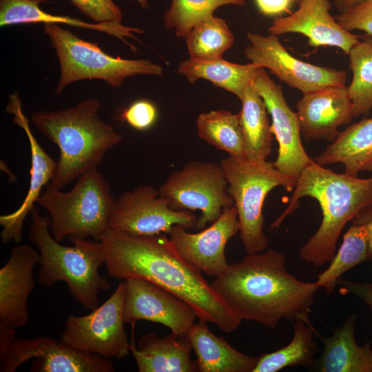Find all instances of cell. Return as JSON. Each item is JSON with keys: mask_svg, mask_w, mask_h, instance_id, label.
Here are the masks:
<instances>
[{"mask_svg": "<svg viewBox=\"0 0 372 372\" xmlns=\"http://www.w3.org/2000/svg\"><path fill=\"white\" fill-rule=\"evenodd\" d=\"M46 0H0V26L30 23H64L71 26L92 29L107 33L125 42V38L136 39L135 34L144 32L138 28L123 25L117 23H94L83 21L79 19L67 16L54 15L44 12L40 7L41 3Z\"/></svg>", "mask_w": 372, "mask_h": 372, "instance_id": "24", "label": "cell"}, {"mask_svg": "<svg viewBox=\"0 0 372 372\" xmlns=\"http://www.w3.org/2000/svg\"><path fill=\"white\" fill-rule=\"evenodd\" d=\"M34 358L32 372H113L110 359L75 349L47 336L34 339L15 338L0 357V371L14 372Z\"/></svg>", "mask_w": 372, "mask_h": 372, "instance_id": "13", "label": "cell"}, {"mask_svg": "<svg viewBox=\"0 0 372 372\" xmlns=\"http://www.w3.org/2000/svg\"><path fill=\"white\" fill-rule=\"evenodd\" d=\"M240 225V238L248 254L260 253L268 245L264 232L262 207L267 195L276 187L291 192L297 181L267 160L254 161L229 156L220 161Z\"/></svg>", "mask_w": 372, "mask_h": 372, "instance_id": "8", "label": "cell"}, {"mask_svg": "<svg viewBox=\"0 0 372 372\" xmlns=\"http://www.w3.org/2000/svg\"><path fill=\"white\" fill-rule=\"evenodd\" d=\"M335 18L346 30H361L372 37V0H364Z\"/></svg>", "mask_w": 372, "mask_h": 372, "instance_id": "35", "label": "cell"}, {"mask_svg": "<svg viewBox=\"0 0 372 372\" xmlns=\"http://www.w3.org/2000/svg\"><path fill=\"white\" fill-rule=\"evenodd\" d=\"M185 39L190 58L204 60L223 58L234 43L226 21L214 15L196 24Z\"/></svg>", "mask_w": 372, "mask_h": 372, "instance_id": "31", "label": "cell"}, {"mask_svg": "<svg viewBox=\"0 0 372 372\" xmlns=\"http://www.w3.org/2000/svg\"><path fill=\"white\" fill-rule=\"evenodd\" d=\"M197 222L191 211L172 209L158 189L141 185L116 198L109 229L133 235H167L176 225L191 229Z\"/></svg>", "mask_w": 372, "mask_h": 372, "instance_id": "11", "label": "cell"}, {"mask_svg": "<svg viewBox=\"0 0 372 372\" xmlns=\"http://www.w3.org/2000/svg\"><path fill=\"white\" fill-rule=\"evenodd\" d=\"M372 219V207L359 213L352 220L353 223H366Z\"/></svg>", "mask_w": 372, "mask_h": 372, "instance_id": "40", "label": "cell"}, {"mask_svg": "<svg viewBox=\"0 0 372 372\" xmlns=\"http://www.w3.org/2000/svg\"><path fill=\"white\" fill-rule=\"evenodd\" d=\"M356 315L351 314L344 324L330 337L316 331L323 344V351L317 362L320 372H372V349L370 342L359 346L355 339Z\"/></svg>", "mask_w": 372, "mask_h": 372, "instance_id": "23", "label": "cell"}, {"mask_svg": "<svg viewBox=\"0 0 372 372\" xmlns=\"http://www.w3.org/2000/svg\"><path fill=\"white\" fill-rule=\"evenodd\" d=\"M285 256L270 249L248 254L210 282L212 289L242 320L274 329L282 319L309 313L320 288L301 281L285 267Z\"/></svg>", "mask_w": 372, "mask_h": 372, "instance_id": "2", "label": "cell"}, {"mask_svg": "<svg viewBox=\"0 0 372 372\" xmlns=\"http://www.w3.org/2000/svg\"><path fill=\"white\" fill-rule=\"evenodd\" d=\"M253 84L271 116L273 133L278 144V154L273 165L298 181L303 170L313 161L303 147L298 115L288 105L282 87L271 79L265 68L257 70Z\"/></svg>", "mask_w": 372, "mask_h": 372, "instance_id": "14", "label": "cell"}, {"mask_svg": "<svg viewBox=\"0 0 372 372\" xmlns=\"http://www.w3.org/2000/svg\"><path fill=\"white\" fill-rule=\"evenodd\" d=\"M367 259H369L368 226L366 223H353L344 234L342 243L330 261L329 266L318 275L316 282L327 293H331L344 272Z\"/></svg>", "mask_w": 372, "mask_h": 372, "instance_id": "30", "label": "cell"}, {"mask_svg": "<svg viewBox=\"0 0 372 372\" xmlns=\"http://www.w3.org/2000/svg\"><path fill=\"white\" fill-rule=\"evenodd\" d=\"M296 108L306 141L326 139L333 142L340 133L338 127L354 117L346 85L327 86L303 94Z\"/></svg>", "mask_w": 372, "mask_h": 372, "instance_id": "19", "label": "cell"}, {"mask_svg": "<svg viewBox=\"0 0 372 372\" xmlns=\"http://www.w3.org/2000/svg\"><path fill=\"white\" fill-rule=\"evenodd\" d=\"M39 258L30 246L18 245L0 269V327L15 331L27 323V301L35 288L33 269Z\"/></svg>", "mask_w": 372, "mask_h": 372, "instance_id": "20", "label": "cell"}, {"mask_svg": "<svg viewBox=\"0 0 372 372\" xmlns=\"http://www.w3.org/2000/svg\"><path fill=\"white\" fill-rule=\"evenodd\" d=\"M258 68L251 62L238 64L223 58L211 60L189 58L180 62L176 71L190 83L205 79L231 92L240 99L246 87L253 81Z\"/></svg>", "mask_w": 372, "mask_h": 372, "instance_id": "26", "label": "cell"}, {"mask_svg": "<svg viewBox=\"0 0 372 372\" xmlns=\"http://www.w3.org/2000/svg\"><path fill=\"white\" fill-rule=\"evenodd\" d=\"M298 8L289 15L276 18L268 28L269 34L280 36L299 33L308 39L311 47H336L349 54L360 37L344 29L331 14L329 0H299Z\"/></svg>", "mask_w": 372, "mask_h": 372, "instance_id": "18", "label": "cell"}, {"mask_svg": "<svg viewBox=\"0 0 372 372\" xmlns=\"http://www.w3.org/2000/svg\"><path fill=\"white\" fill-rule=\"evenodd\" d=\"M43 32L59 63L60 76L55 88L58 95L68 85L82 80L99 79L111 87H118L131 76L163 75L161 65L150 59L112 56L96 43L85 41L57 24H44Z\"/></svg>", "mask_w": 372, "mask_h": 372, "instance_id": "7", "label": "cell"}, {"mask_svg": "<svg viewBox=\"0 0 372 372\" xmlns=\"http://www.w3.org/2000/svg\"><path fill=\"white\" fill-rule=\"evenodd\" d=\"M196 127L200 139L231 156L246 158L238 114L225 110L203 112L197 117Z\"/></svg>", "mask_w": 372, "mask_h": 372, "instance_id": "29", "label": "cell"}, {"mask_svg": "<svg viewBox=\"0 0 372 372\" xmlns=\"http://www.w3.org/2000/svg\"><path fill=\"white\" fill-rule=\"evenodd\" d=\"M30 215L28 236L40 256L37 282L47 287L64 282L72 297L85 309L92 311L97 308L100 292L111 286L99 273L105 264L101 243L73 238L70 240L74 246L62 245L50 233L49 216H41L35 207Z\"/></svg>", "mask_w": 372, "mask_h": 372, "instance_id": "5", "label": "cell"}, {"mask_svg": "<svg viewBox=\"0 0 372 372\" xmlns=\"http://www.w3.org/2000/svg\"><path fill=\"white\" fill-rule=\"evenodd\" d=\"M289 203L271 225L278 228L299 206L305 196L316 199L322 212L317 231L300 249V258L315 267L330 262L335 254L340 235L349 221L372 207V177L360 178L338 174L314 161L302 172Z\"/></svg>", "mask_w": 372, "mask_h": 372, "instance_id": "3", "label": "cell"}, {"mask_svg": "<svg viewBox=\"0 0 372 372\" xmlns=\"http://www.w3.org/2000/svg\"><path fill=\"white\" fill-rule=\"evenodd\" d=\"M134 328L130 352L132 354L139 372H195L198 371L196 362L190 358L192 347L186 338L171 332L158 337L153 332L134 340Z\"/></svg>", "mask_w": 372, "mask_h": 372, "instance_id": "21", "label": "cell"}, {"mask_svg": "<svg viewBox=\"0 0 372 372\" xmlns=\"http://www.w3.org/2000/svg\"><path fill=\"white\" fill-rule=\"evenodd\" d=\"M158 191L173 210L200 211L197 229H204L234 205L222 167L215 163L189 161L172 172Z\"/></svg>", "mask_w": 372, "mask_h": 372, "instance_id": "9", "label": "cell"}, {"mask_svg": "<svg viewBox=\"0 0 372 372\" xmlns=\"http://www.w3.org/2000/svg\"><path fill=\"white\" fill-rule=\"evenodd\" d=\"M244 54L259 68H267L288 86L305 94L327 86L346 85L344 70L304 62L291 55L278 37L249 32Z\"/></svg>", "mask_w": 372, "mask_h": 372, "instance_id": "12", "label": "cell"}, {"mask_svg": "<svg viewBox=\"0 0 372 372\" xmlns=\"http://www.w3.org/2000/svg\"><path fill=\"white\" fill-rule=\"evenodd\" d=\"M313 161L322 166L340 163L344 174L352 176L372 172V118H364L340 132Z\"/></svg>", "mask_w": 372, "mask_h": 372, "instance_id": "25", "label": "cell"}, {"mask_svg": "<svg viewBox=\"0 0 372 372\" xmlns=\"http://www.w3.org/2000/svg\"><path fill=\"white\" fill-rule=\"evenodd\" d=\"M245 0H172L163 14L164 27L174 30L178 37L185 39L198 23L212 16L218 8L226 5L242 6Z\"/></svg>", "mask_w": 372, "mask_h": 372, "instance_id": "33", "label": "cell"}, {"mask_svg": "<svg viewBox=\"0 0 372 372\" xmlns=\"http://www.w3.org/2000/svg\"><path fill=\"white\" fill-rule=\"evenodd\" d=\"M139 6L143 8L147 9L149 7V4L147 0H136Z\"/></svg>", "mask_w": 372, "mask_h": 372, "instance_id": "42", "label": "cell"}, {"mask_svg": "<svg viewBox=\"0 0 372 372\" xmlns=\"http://www.w3.org/2000/svg\"><path fill=\"white\" fill-rule=\"evenodd\" d=\"M299 0H293L294 3L298 2Z\"/></svg>", "mask_w": 372, "mask_h": 372, "instance_id": "43", "label": "cell"}, {"mask_svg": "<svg viewBox=\"0 0 372 372\" xmlns=\"http://www.w3.org/2000/svg\"><path fill=\"white\" fill-rule=\"evenodd\" d=\"M6 112L13 115L12 122L27 136L31 151V167L29 189L21 206L14 212L0 216L2 227L0 236L3 244L21 241L25 218L34 207L45 187L51 182L56 167V162L43 149L33 134L17 92L10 95Z\"/></svg>", "mask_w": 372, "mask_h": 372, "instance_id": "17", "label": "cell"}, {"mask_svg": "<svg viewBox=\"0 0 372 372\" xmlns=\"http://www.w3.org/2000/svg\"><path fill=\"white\" fill-rule=\"evenodd\" d=\"M180 225L167 234L180 255L209 276L218 277L228 267L225 250L227 242L240 230L236 207L225 208L211 225L198 233H189Z\"/></svg>", "mask_w": 372, "mask_h": 372, "instance_id": "16", "label": "cell"}, {"mask_svg": "<svg viewBox=\"0 0 372 372\" xmlns=\"http://www.w3.org/2000/svg\"><path fill=\"white\" fill-rule=\"evenodd\" d=\"M101 243L110 276L140 278L177 296L195 311L198 318L225 333L235 331L242 320L212 289L202 272L178 252L167 234L133 235L107 229Z\"/></svg>", "mask_w": 372, "mask_h": 372, "instance_id": "1", "label": "cell"}, {"mask_svg": "<svg viewBox=\"0 0 372 372\" xmlns=\"http://www.w3.org/2000/svg\"><path fill=\"white\" fill-rule=\"evenodd\" d=\"M72 3L94 23H121L123 14L113 0H70Z\"/></svg>", "mask_w": 372, "mask_h": 372, "instance_id": "34", "label": "cell"}, {"mask_svg": "<svg viewBox=\"0 0 372 372\" xmlns=\"http://www.w3.org/2000/svg\"><path fill=\"white\" fill-rule=\"evenodd\" d=\"M121 116L133 128L143 131L150 128L155 123L158 112L152 102L141 99L132 103L122 112Z\"/></svg>", "mask_w": 372, "mask_h": 372, "instance_id": "36", "label": "cell"}, {"mask_svg": "<svg viewBox=\"0 0 372 372\" xmlns=\"http://www.w3.org/2000/svg\"><path fill=\"white\" fill-rule=\"evenodd\" d=\"M366 224L369 230V259L372 260V219Z\"/></svg>", "mask_w": 372, "mask_h": 372, "instance_id": "41", "label": "cell"}, {"mask_svg": "<svg viewBox=\"0 0 372 372\" xmlns=\"http://www.w3.org/2000/svg\"><path fill=\"white\" fill-rule=\"evenodd\" d=\"M316 329L309 313L294 320V333L291 341L283 348L258 357L252 372H276L287 366H301L311 368L316 364L317 344L314 340Z\"/></svg>", "mask_w": 372, "mask_h": 372, "instance_id": "28", "label": "cell"}, {"mask_svg": "<svg viewBox=\"0 0 372 372\" xmlns=\"http://www.w3.org/2000/svg\"><path fill=\"white\" fill-rule=\"evenodd\" d=\"M240 100L242 107L238 114L245 140V157L254 161L267 160L271 152L273 133L266 105L253 81L246 87Z\"/></svg>", "mask_w": 372, "mask_h": 372, "instance_id": "27", "label": "cell"}, {"mask_svg": "<svg viewBox=\"0 0 372 372\" xmlns=\"http://www.w3.org/2000/svg\"><path fill=\"white\" fill-rule=\"evenodd\" d=\"M125 323L139 320L160 323L171 332L185 336L198 318L194 309L170 291L140 278L125 280Z\"/></svg>", "mask_w": 372, "mask_h": 372, "instance_id": "15", "label": "cell"}, {"mask_svg": "<svg viewBox=\"0 0 372 372\" xmlns=\"http://www.w3.org/2000/svg\"><path fill=\"white\" fill-rule=\"evenodd\" d=\"M364 0H333L334 5L339 12H344Z\"/></svg>", "mask_w": 372, "mask_h": 372, "instance_id": "39", "label": "cell"}, {"mask_svg": "<svg viewBox=\"0 0 372 372\" xmlns=\"http://www.w3.org/2000/svg\"><path fill=\"white\" fill-rule=\"evenodd\" d=\"M352 79L347 86L353 105V116L366 114L372 109V38L364 35L349 53Z\"/></svg>", "mask_w": 372, "mask_h": 372, "instance_id": "32", "label": "cell"}, {"mask_svg": "<svg viewBox=\"0 0 372 372\" xmlns=\"http://www.w3.org/2000/svg\"><path fill=\"white\" fill-rule=\"evenodd\" d=\"M185 336L196 355L198 371L252 372L258 362V357L237 351L213 333L204 320L194 323Z\"/></svg>", "mask_w": 372, "mask_h": 372, "instance_id": "22", "label": "cell"}, {"mask_svg": "<svg viewBox=\"0 0 372 372\" xmlns=\"http://www.w3.org/2000/svg\"><path fill=\"white\" fill-rule=\"evenodd\" d=\"M125 282H121L102 305L85 316H70L61 340L70 347L107 359L121 360L130 353L124 329Z\"/></svg>", "mask_w": 372, "mask_h": 372, "instance_id": "10", "label": "cell"}, {"mask_svg": "<svg viewBox=\"0 0 372 372\" xmlns=\"http://www.w3.org/2000/svg\"><path fill=\"white\" fill-rule=\"evenodd\" d=\"M256 5L262 14L266 16H280L289 13L293 0H254Z\"/></svg>", "mask_w": 372, "mask_h": 372, "instance_id": "38", "label": "cell"}, {"mask_svg": "<svg viewBox=\"0 0 372 372\" xmlns=\"http://www.w3.org/2000/svg\"><path fill=\"white\" fill-rule=\"evenodd\" d=\"M100 107L98 99L89 98L63 110L32 114L34 125L59 148L50 182L57 188L61 189L97 168L106 152L122 141L123 136L100 118Z\"/></svg>", "mask_w": 372, "mask_h": 372, "instance_id": "4", "label": "cell"}, {"mask_svg": "<svg viewBox=\"0 0 372 372\" xmlns=\"http://www.w3.org/2000/svg\"><path fill=\"white\" fill-rule=\"evenodd\" d=\"M116 198L97 168L80 176L69 192L51 183L43 190L37 203L49 214L52 237L61 242L66 238L99 241L109 229Z\"/></svg>", "mask_w": 372, "mask_h": 372, "instance_id": "6", "label": "cell"}, {"mask_svg": "<svg viewBox=\"0 0 372 372\" xmlns=\"http://www.w3.org/2000/svg\"><path fill=\"white\" fill-rule=\"evenodd\" d=\"M342 292L350 293L364 301L372 311V282H356L340 278Z\"/></svg>", "mask_w": 372, "mask_h": 372, "instance_id": "37", "label": "cell"}]
</instances>
